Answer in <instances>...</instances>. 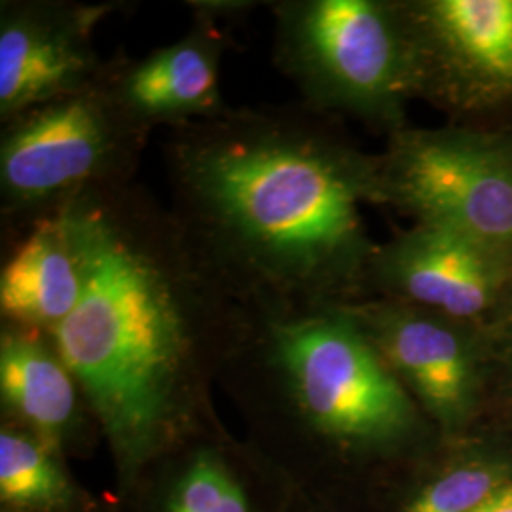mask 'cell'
<instances>
[{"label":"cell","mask_w":512,"mask_h":512,"mask_svg":"<svg viewBox=\"0 0 512 512\" xmlns=\"http://www.w3.org/2000/svg\"><path fill=\"white\" fill-rule=\"evenodd\" d=\"M84 289L86 266L61 211L8 245L0 270L2 323L50 334L78 308Z\"/></svg>","instance_id":"12"},{"label":"cell","mask_w":512,"mask_h":512,"mask_svg":"<svg viewBox=\"0 0 512 512\" xmlns=\"http://www.w3.org/2000/svg\"><path fill=\"white\" fill-rule=\"evenodd\" d=\"M128 4L73 0L0 2V122L59 97L84 92L103 76L95 29Z\"/></svg>","instance_id":"8"},{"label":"cell","mask_w":512,"mask_h":512,"mask_svg":"<svg viewBox=\"0 0 512 512\" xmlns=\"http://www.w3.org/2000/svg\"><path fill=\"white\" fill-rule=\"evenodd\" d=\"M167 205L203 264L243 306H342L370 298L380 205L376 156L304 103L228 107L169 129Z\"/></svg>","instance_id":"1"},{"label":"cell","mask_w":512,"mask_h":512,"mask_svg":"<svg viewBox=\"0 0 512 512\" xmlns=\"http://www.w3.org/2000/svg\"><path fill=\"white\" fill-rule=\"evenodd\" d=\"M239 334L279 399L323 439L385 446L418 429L412 395L342 306H243Z\"/></svg>","instance_id":"3"},{"label":"cell","mask_w":512,"mask_h":512,"mask_svg":"<svg viewBox=\"0 0 512 512\" xmlns=\"http://www.w3.org/2000/svg\"><path fill=\"white\" fill-rule=\"evenodd\" d=\"M418 97L450 109L512 99V0H399Z\"/></svg>","instance_id":"7"},{"label":"cell","mask_w":512,"mask_h":512,"mask_svg":"<svg viewBox=\"0 0 512 512\" xmlns=\"http://www.w3.org/2000/svg\"><path fill=\"white\" fill-rule=\"evenodd\" d=\"M0 495L23 509H54L69 499V484L52 450L33 433L4 427L0 433Z\"/></svg>","instance_id":"14"},{"label":"cell","mask_w":512,"mask_h":512,"mask_svg":"<svg viewBox=\"0 0 512 512\" xmlns=\"http://www.w3.org/2000/svg\"><path fill=\"white\" fill-rule=\"evenodd\" d=\"M372 293L465 323L511 296L512 255L456 230L416 222L376 247L368 270Z\"/></svg>","instance_id":"9"},{"label":"cell","mask_w":512,"mask_h":512,"mask_svg":"<svg viewBox=\"0 0 512 512\" xmlns=\"http://www.w3.org/2000/svg\"><path fill=\"white\" fill-rule=\"evenodd\" d=\"M150 131L103 84L25 110L0 129V219L12 245L95 192L135 183Z\"/></svg>","instance_id":"5"},{"label":"cell","mask_w":512,"mask_h":512,"mask_svg":"<svg viewBox=\"0 0 512 512\" xmlns=\"http://www.w3.org/2000/svg\"><path fill=\"white\" fill-rule=\"evenodd\" d=\"M376 169L380 205L512 255V137L406 126Z\"/></svg>","instance_id":"6"},{"label":"cell","mask_w":512,"mask_h":512,"mask_svg":"<svg viewBox=\"0 0 512 512\" xmlns=\"http://www.w3.org/2000/svg\"><path fill=\"white\" fill-rule=\"evenodd\" d=\"M511 480L505 465L471 463L439 476L406 512H478Z\"/></svg>","instance_id":"15"},{"label":"cell","mask_w":512,"mask_h":512,"mask_svg":"<svg viewBox=\"0 0 512 512\" xmlns=\"http://www.w3.org/2000/svg\"><path fill=\"white\" fill-rule=\"evenodd\" d=\"M228 48V25L192 14V25L179 40L145 57H109L103 84L129 118L150 133L209 120L228 109L220 84Z\"/></svg>","instance_id":"11"},{"label":"cell","mask_w":512,"mask_h":512,"mask_svg":"<svg viewBox=\"0 0 512 512\" xmlns=\"http://www.w3.org/2000/svg\"><path fill=\"white\" fill-rule=\"evenodd\" d=\"M169 512H249L238 484L211 454L198 456L179 482Z\"/></svg>","instance_id":"16"},{"label":"cell","mask_w":512,"mask_h":512,"mask_svg":"<svg viewBox=\"0 0 512 512\" xmlns=\"http://www.w3.org/2000/svg\"><path fill=\"white\" fill-rule=\"evenodd\" d=\"M0 393L4 408L50 448L76 427L84 397L48 332L4 323Z\"/></svg>","instance_id":"13"},{"label":"cell","mask_w":512,"mask_h":512,"mask_svg":"<svg viewBox=\"0 0 512 512\" xmlns=\"http://www.w3.org/2000/svg\"><path fill=\"white\" fill-rule=\"evenodd\" d=\"M348 308L412 399L444 429H458L471 418L480 370L463 321L376 296Z\"/></svg>","instance_id":"10"},{"label":"cell","mask_w":512,"mask_h":512,"mask_svg":"<svg viewBox=\"0 0 512 512\" xmlns=\"http://www.w3.org/2000/svg\"><path fill=\"white\" fill-rule=\"evenodd\" d=\"M63 213L86 289L50 336L118 458L139 463L188 420L205 353L236 338L243 304L141 184L84 196Z\"/></svg>","instance_id":"2"},{"label":"cell","mask_w":512,"mask_h":512,"mask_svg":"<svg viewBox=\"0 0 512 512\" xmlns=\"http://www.w3.org/2000/svg\"><path fill=\"white\" fill-rule=\"evenodd\" d=\"M478 512H512V482H509L494 499H490Z\"/></svg>","instance_id":"17"},{"label":"cell","mask_w":512,"mask_h":512,"mask_svg":"<svg viewBox=\"0 0 512 512\" xmlns=\"http://www.w3.org/2000/svg\"><path fill=\"white\" fill-rule=\"evenodd\" d=\"M274 61L300 103L349 114L387 135L406 128L418 97L416 65L399 0H275Z\"/></svg>","instance_id":"4"}]
</instances>
